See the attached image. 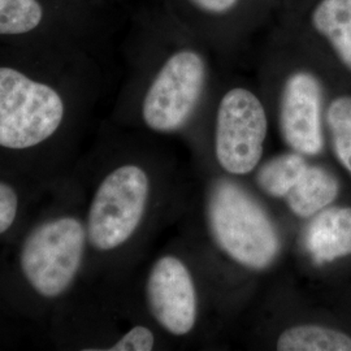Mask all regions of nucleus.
Returning a JSON list of instances; mask_svg holds the SVG:
<instances>
[{"label": "nucleus", "mask_w": 351, "mask_h": 351, "mask_svg": "<svg viewBox=\"0 0 351 351\" xmlns=\"http://www.w3.org/2000/svg\"><path fill=\"white\" fill-rule=\"evenodd\" d=\"M208 220L213 237L226 254L252 269H264L276 259L280 239L262 206L243 189L219 181L210 195Z\"/></svg>", "instance_id": "obj_1"}, {"label": "nucleus", "mask_w": 351, "mask_h": 351, "mask_svg": "<svg viewBox=\"0 0 351 351\" xmlns=\"http://www.w3.org/2000/svg\"><path fill=\"white\" fill-rule=\"evenodd\" d=\"M63 116V101L53 88L0 66V146H37L58 130Z\"/></svg>", "instance_id": "obj_2"}, {"label": "nucleus", "mask_w": 351, "mask_h": 351, "mask_svg": "<svg viewBox=\"0 0 351 351\" xmlns=\"http://www.w3.org/2000/svg\"><path fill=\"white\" fill-rule=\"evenodd\" d=\"M86 232L73 217L37 226L21 250V269L33 289L46 298L62 295L81 267Z\"/></svg>", "instance_id": "obj_3"}, {"label": "nucleus", "mask_w": 351, "mask_h": 351, "mask_svg": "<svg viewBox=\"0 0 351 351\" xmlns=\"http://www.w3.org/2000/svg\"><path fill=\"white\" fill-rule=\"evenodd\" d=\"M149 177L137 165L107 176L97 190L88 220L90 243L98 250L123 245L138 228L149 198Z\"/></svg>", "instance_id": "obj_4"}, {"label": "nucleus", "mask_w": 351, "mask_h": 351, "mask_svg": "<svg viewBox=\"0 0 351 351\" xmlns=\"http://www.w3.org/2000/svg\"><path fill=\"white\" fill-rule=\"evenodd\" d=\"M267 128L263 104L251 91H228L216 119L215 151L220 165L233 175L251 172L263 155Z\"/></svg>", "instance_id": "obj_5"}, {"label": "nucleus", "mask_w": 351, "mask_h": 351, "mask_svg": "<svg viewBox=\"0 0 351 351\" xmlns=\"http://www.w3.org/2000/svg\"><path fill=\"white\" fill-rule=\"evenodd\" d=\"M206 66L194 51L172 55L145 97L142 114L155 132H173L188 121L201 98Z\"/></svg>", "instance_id": "obj_6"}, {"label": "nucleus", "mask_w": 351, "mask_h": 351, "mask_svg": "<svg viewBox=\"0 0 351 351\" xmlns=\"http://www.w3.org/2000/svg\"><path fill=\"white\" fill-rule=\"evenodd\" d=\"M146 295L155 320L175 336L189 333L197 322V293L186 265L163 256L151 269Z\"/></svg>", "instance_id": "obj_7"}, {"label": "nucleus", "mask_w": 351, "mask_h": 351, "mask_svg": "<svg viewBox=\"0 0 351 351\" xmlns=\"http://www.w3.org/2000/svg\"><path fill=\"white\" fill-rule=\"evenodd\" d=\"M280 125L293 150L304 155L322 151V88L314 75L298 72L289 77L281 99Z\"/></svg>", "instance_id": "obj_8"}, {"label": "nucleus", "mask_w": 351, "mask_h": 351, "mask_svg": "<svg viewBox=\"0 0 351 351\" xmlns=\"http://www.w3.org/2000/svg\"><path fill=\"white\" fill-rule=\"evenodd\" d=\"M306 247L315 263L351 254V208L330 207L317 213L306 232Z\"/></svg>", "instance_id": "obj_9"}, {"label": "nucleus", "mask_w": 351, "mask_h": 351, "mask_svg": "<svg viewBox=\"0 0 351 351\" xmlns=\"http://www.w3.org/2000/svg\"><path fill=\"white\" fill-rule=\"evenodd\" d=\"M337 195V180L324 169L308 165L285 199L297 216L310 217L324 210Z\"/></svg>", "instance_id": "obj_10"}, {"label": "nucleus", "mask_w": 351, "mask_h": 351, "mask_svg": "<svg viewBox=\"0 0 351 351\" xmlns=\"http://www.w3.org/2000/svg\"><path fill=\"white\" fill-rule=\"evenodd\" d=\"M313 24L351 69V0H323L315 8Z\"/></svg>", "instance_id": "obj_11"}, {"label": "nucleus", "mask_w": 351, "mask_h": 351, "mask_svg": "<svg viewBox=\"0 0 351 351\" xmlns=\"http://www.w3.org/2000/svg\"><path fill=\"white\" fill-rule=\"evenodd\" d=\"M277 350L351 351V339L326 326H291L277 339Z\"/></svg>", "instance_id": "obj_12"}, {"label": "nucleus", "mask_w": 351, "mask_h": 351, "mask_svg": "<svg viewBox=\"0 0 351 351\" xmlns=\"http://www.w3.org/2000/svg\"><path fill=\"white\" fill-rule=\"evenodd\" d=\"M308 164L300 154H285L264 164L256 182L268 195L285 198L300 181Z\"/></svg>", "instance_id": "obj_13"}, {"label": "nucleus", "mask_w": 351, "mask_h": 351, "mask_svg": "<svg viewBox=\"0 0 351 351\" xmlns=\"http://www.w3.org/2000/svg\"><path fill=\"white\" fill-rule=\"evenodd\" d=\"M43 20L38 0H0V36L26 34Z\"/></svg>", "instance_id": "obj_14"}, {"label": "nucleus", "mask_w": 351, "mask_h": 351, "mask_svg": "<svg viewBox=\"0 0 351 351\" xmlns=\"http://www.w3.org/2000/svg\"><path fill=\"white\" fill-rule=\"evenodd\" d=\"M328 124L333 136L351 133V97L332 101L328 110Z\"/></svg>", "instance_id": "obj_15"}, {"label": "nucleus", "mask_w": 351, "mask_h": 351, "mask_svg": "<svg viewBox=\"0 0 351 351\" xmlns=\"http://www.w3.org/2000/svg\"><path fill=\"white\" fill-rule=\"evenodd\" d=\"M155 337L149 328L134 326L123 339L116 342L111 351H150L154 348Z\"/></svg>", "instance_id": "obj_16"}, {"label": "nucleus", "mask_w": 351, "mask_h": 351, "mask_svg": "<svg viewBox=\"0 0 351 351\" xmlns=\"http://www.w3.org/2000/svg\"><path fill=\"white\" fill-rule=\"evenodd\" d=\"M19 207L17 194L11 186L0 182V234L12 226Z\"/></svg>", "instance_id": "obj_17"}, {"label": "nucleus", "mask_w": 351, "mask_h": 351, "mask_svg": "<svg viewBox=\"0 0 351 351\" xmlns=\"http://www.w3.org/2000/svg\"><path fill=\"white\" fill-rule=\"evenodd\" d=\"M335 137V152L341 164L351 173V133L337 134Z\"/></svg>", "instance_id": "obj_18"}, {"label": "nucleus", "mask_w": 351, "mask_h": 351, "mask_svg": "<svg viewBox=\"0 0 351 351\" xmlns=\"http://www.w3.org/2000/svg\"><path fill=\"white\" fill-rule=\"evenodd\" d=\"M239 0H191L198 8L208 13H226L232 10Z\"/></svg>", "instance_id": "obj_19"}]
</instances>
